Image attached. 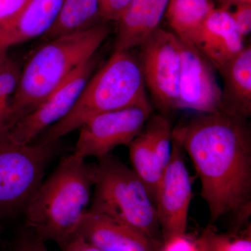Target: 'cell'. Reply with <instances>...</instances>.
Instances as JSON below:
<instances>
[{
    "label": "cell",
    "instance_id": "obj_1",
    "mask_svg": "<svg viewBox=\"0 0 251 251\" xmlns=\"http://www.w3.org/2000/svg\"><path fill=\"white\" fill-rule=\"evenodd\" d=\"M249 119L220 110L198 113L173 128L201 180L211 222L233 211H251V128Z\"/></svg>",
    "mask_w": 251,
    "mask_h": 251
},
{
    "label": "cell",
    "instance_id": "obj_2",
    "mask_svg": "<svg viewBox=\"0 0 251 251\" xmlns=\"http://www.w3.org/2000/svg\"><path fill=\"white\" fill-rule=\"evenodd\" d=\"M95 176V163L74 153L62 158L26 206L25 227L62 249L77 235L89 210Z\"/></svg>",
    "mask_w": 251,
    "mask_h": 251
},
{
    "label": "cell",
    "instance_id": "obj_3",
    "mask_svg": "<svg viewBox=\"0 0 251 251\" xmlns=\"http://www.w3.org/2000/svg\"><path fill=\"white\" fill-rule=\"evenodd\" d=\"M110 33L108 23L48 41L29 59L21 71L11 99V129L34 112L77 69L97 53Z\"/></svg>",
    "mask_w": 251,
    "mask_h": 251
},
{
    "label": "cell",
    "instance_id": "obj_4",
    "mask_svg": "<svg viewBox=\"0 0 251 251\" xmlns=\"http://www.w3.org/2000/svg\"><path fill=\"white\" fill-rule=\"evenodd\" d=\"M146 89L138 54L133 50L114 52L90 77L67 116L34 141L57 143L94 117L147 103Z\"/></svg>",
    "mask_w": 251,
    "mask_h": 251
},
{
    "label": "cell",
    "instance_id": "obj_5",
    "mask_svg": "<svg viewBox=\"0 0 251 251\" xmlns=\"http://www.w3.org/2000/svg\"><path fill=\"white\" fill-rule=\"evenodd\" d=\"M97 159L89 209L128 225L161 247L163 238L156 206L143 181L111 153Z\"/></svg>",
    "mask_w": 251,
    "mask_h": 251
},
{
    "label": "cell",
    "instance_id": "obj_6",
    "mask_svg": "<svg viewBox=\"0 0 251 251\" xmlns=\"http://www.w3.org/2000/svg\"><path fill=\"white\" fill-rule=\"evenodd\" d=\"M57 151V143H19L10 131L0 133L1 221L24 212Z\"/></svg>",
    "mask_w": 251,
    "mask_h": 251
},
{
    "label": "cell",
    "instance_id": "obj_7",
    "mask_svg": "<svg viewBox=\"0 0 251 251\" xmlns=\"http://www.w3.org/2000/svg\"><path fill=\"white\" fill-rule=\"evenodd\" d=\"M139 49L145 86L155 105L164 115L179 110L181 54L177 37L159 27Z\"/></svg>",
    "mask_w": 251,
    "mask_h": 251
},
{
    "label": "cell",
    "instance_id": "obj_8",
    "mask_svg": "<svg viewBox=\"0 0 251 251\" xmlns=\"http://www.w3.org/2000/svg\"><path fill=\"white\" fill-rule=\"evenodd\" d=\"M150 101L105 112L90 119L79 128L74 154L86 159L100 158L121 145L128 146L141 133L152 114Z\"/></svg>",
    "mask_w": 251,
    "mask_h": 251
},
{
    "label": "cell",
    "instance_id": "obj_9",
    "mask_svg": "<svg viewBox=\"0 0 251 251\" xmlns=\"http://www.w3.org/2000/svg\"><path fill=\"white\" fill-rule=\"evenodd\" d=\"M192 198V184L181 148L173 140L171 159L162 173L155 197L163 242L186 235Z\"/></svg>",
    "mask_w": 251,
    "mask_h": 251
},
{
    "label": "cell",
    "instance_id": "obj_10",
    "mask_svg": "<svg viewBox=\"0 0 251 251\" xmlns=\"http://www.w3.org/2000/svg\"><path fill=\"white\" fill-rule=\"evenodd\" d=\"M96 53L50 96L39 108L18 122L10 131L15 141L33 143L45 130L67 116L99 63Z\"/></svg>",
    "mask_w": 251,
    "mask_h": 251
},
{
    "label": "cell",
    "instance_id": "obj_11",
    "mask_svg": "<svg viewBox=\"0 0 251 251\" xmlns=\"http://www.w3.org/2000/svg\"><path fill=\"white\" fill-rule=\"evenodd\" d=\"M178 40L181 54L179 109L198 113L222 110V89L215 67L194 46Z\"/></svg>",
    "mask_w": 251,
    "mask_h": 251
},
{
    "label": "cell",
    "instance_id": "obj_12",
    "mask_svg": "<svg viewBox=\"0 0 251 251\" xmlns=\"http://www.w3.org/2000/svg\"><path fill=\"white\" fill-rule=\"evenodd\" d=\"M194 46L221 72L245 48L228 10L214 9L198 31Z\"/></svg>",
    "mask_w": 251,
    "mask_h": 251
},
{
    "label": "cell",
    "instance_id": "obj_13",
    "mask_svg": "<svg viewBox=\"0 0 251 251\" xmlns=\"http://www.w3.org/2000/svg\"><path fill=\"white\" fill-rule=\"evenodd\" d=\"M77 235L103 251H158L160 249L136 229L90 209L81 221Z\"/></svg>",
    "mask_w": 251,
    "mask_h": 251
},
{
    "label": "cell",
    "instance_id": "obj_14",
    "mask_svg": "<svg viewBox=\"0 0 251 251\" xmlns=\"http://www.w3.org/2000/svg\"><path fill=\"white\" fill-rule=\"evenodd\" d=\"M170 0H132L119 20L114 52L131 50L159 27Z\"/></svg>",
    "mask_w": 251,
    "mask_h": 251
},
{
    "label": "cell",
    "instance_id": "obj_15",
    "mask_svg": "<svg viewBox=\"0 0 251 251\" xmlns=\"http://www.w3.org/2000/svg\"><path fill=\"white\" fill-rule=\"evenodd\" d=\"M63 0H30L16 23L0 34V50L42 37L53 25Z\"/></svg>",
    "mask_w": 251,
    "mask_h": 251
},
{
    "label": "cell",
    "instance_id": "obj_16",
    "mask_svg": "<svg viewBox=\"0 0 251 251\" xmlns=\"http://www.w3.org/2000/svg\"><path fill=\"white\" fill-rule=\"evenodd\" d=\"M224 80L222 110L251 116V46H245L219 73Z\"/></svg>",
    "mask_w": 251,
    "mask_h": 251
},
{
    "label": "cell",
    "instance_id": "obj_17",
    "mask_svg": "<svg viewBox=\"0 0 251 251\" xmlns=\"http://www.w3.org/2000/svg\"><path fill=\"white\" fill-rule=\"evenodd\" d=\"M215 8L211 0H170L165 16L173 34L193 45L198 31Z\"/></svg>",
    "mask_w": 251,
    "mask_h": 251
},
{
    "label": "cell",
    "instance_id": "obj_18",
    "mask_svg": "<svg viewBox=\"0 0 251 251\" xmlns=\"http://www.w3.org/2000/svg\"><path fill=\"white\" fill-rule=\"evenodd\" d=\"M100 21L102 19L99 0H63L55 22L42 37L47 41L52 40L103 23Z\"/></svg>",
    "mask_w": 251,
    "mask_h": 251
},
{
    "label": "cell",
    "instance_id": "obj_19",
    "mask_svg": "<svg viewBox=\"0 0 251 251\" xmlns=\"http://www.w3.org/2000/svg\"><path fill=\"white\" fill-rule=\"evenodd\" d=\"M128 147L132 169L143 181L155 203L157 187L163 170L144 128Z\"/></svg>",
    "mask_w": 251,
    "mask_h": 251
},
{
    "label": "cell",
    "instance_id": "obj_20",
    "mask_svg": "<svg viewBox=\"0 0 251 251\" xmlns=\"http://www.w3.org/2000/svg\"><path fill=\"white\" fill-rule=\"evenodd\" d=\"M8 50H0V133L11 131L10 105L22 71Z\"/></svg>",
    "mask_w": 251,
    "mask_h": 251
},
{
    "label": "cell",
    "instance_id": "obj_21",
    "mask_svg": "<svg viewBox=\"0 0 251 251\" xmlns=\"http://www.w3.org/2000/svg\"><path fill=\"white\" fill-rule=\"evenodd\" d=\"M194 244L198 251H251V228L243 234H224L209 225Z\"/></svg>",
    "mask_w": 251,
    "mask_h": 251
},
{
    "label": "cell",
    "instance_id": "obj_22",
    "mask_svg": "<svg viewBox=\"0 0 251 251\" xmlns=\"http://www.w3.org/2000/svg\"><path fill=\"white\" fill-rule=\"evenodd\" d=\"M148 133L162 169L164 170L171 161L173 153V128L166 115L151 114L144 126Z\"/></svg>",
    "mask_w": 251,
    "mask_h": 251
},
{
    "label": "cell",
    "instance_id": "obj_23",
    "mask_svg": "<svg viewBox=\"0 0 251 251\" xmlns=\"http://www.w3.org/2000/svg\"><path fill=\"white\" fill-rule=\"evenodd\" d=\"M30 0H0V34L21 17Z\"/></svg>",
    "mask_w": 251,
    "mask_h": 251
},
{
    "label": "cell",
    "instance_id": "obj_24",
    "mask_svg": "<svg viewBox=\"0 0 251 251\" xmlns=\"http://www.w3.org/2000/svg\"><path fill=\"white\" fill-rule=\"evenodd\" d=\"M6 251H50L46 242L41 240L27 227L18 234L12 245Z\"/></svg>",
    "mask_w": 251,
    "mask_h": 251
},
{
    "label": "cell",
    "instance_id": "obj_25",
    "mask_svg": "<svg viewBox=\"0 0 251 251\" xmlns=\"http://www.w3.org/2000/svg\"><path fill=\"white\" fill-rule=\"evenodd\" d=\"M234 6L235 9L233 11H228L238 30L244 39L251 31V3H239Z\"/></svg>",
    "mask_w": 251,
    "mask_h": 251
},
{
    "label": "cell",
    "instance_id": "obj_26",
    "mask_svg": "<svg viewBox=\"0 0 251 251\" xmlns=\"http://www.w3.org/2000/svg\"><path fill=\"white\" fill-rule=\"evenodd\" d=\"M131 1L132 0H107L100 9L102 21L105 23L118 22Z\"/></svg>",
    "mask_w": 251,
    "mask_h": 251
},
{
    "label": "cell",
    "instance_id": "obj_27",
    "mask_svg": "<svg viewBox=\"0 0 251 251\" xmlns=\"http://www.w3.org/2000/svg\"><path fill=\"white\" fill-rule=\"evenodd\" d=\"M158 251H198L194 242L187 236L172 238L163 242Z\"/></svg>",
    "mask_w": 251,
    "mask_h": 251
},
{
    "label": "cell",
    "instance_id": "obj_28",
    "mask_svg": "<svg viewBox=\"0 0 251 251\" xmlns=\"http://www.w3.org/2000/svg\"><path fill=\"white\" fill-rule=\"evenodd\" d=\"M62 251H103L86 242L80 236H75L62 249Z\"/></svg>",
    "mask_w": 251,
    "mask_h": 251
},
{
    "label": "cell",
    "instance_id": "obj_29",
    "mask_svg": "<svg viewBox=\"0 0 251 251\" xmlns=\"http://www.w3.org/2000/svg\"><path fill=\"white\" fill-rule=\"evenodd\" d=\"M220 3L222 4L221 8L228 10L229 8L239 3L249 2L251 3V0H219Z\"/></svg>",
    "mask_w": 251,
    "mask_h": 251
},
{
    "label": "cell",
    "instance_id": "obj_30",
    "mask_svg": "<svg viewBox=\"0 0 251 251\" xmlns=\"http://www.w3.org/2000/svg\"><path fill=\"white\" fill-rule=\"evenodd\" d=\"M0 251H6L3 240V226L2 221L0 220Z\"/></svg>",
    "mask_w": 251,
    "mask_h": 251
},
{
    "label": "cell",
    "instance_id": "obj_31",
    "mask_svg": "<svg viewBox=\"0 0 251 251\" xmlns=\"http://www.w3.org/2000/svg\"><path fill=\"white\" fill-rule=\"evenodd\" d=\"M99 4H100V8L102 7V6H103V4H105V1H107V0H99Z\"/></svg>",
    "mask_w": 251,
    "mask_h": 251
}]
</instances>
